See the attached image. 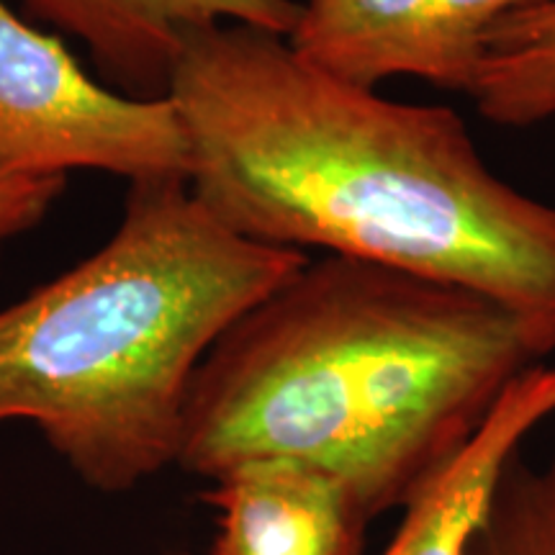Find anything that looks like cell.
I'll list each match as a JSON object with an SVG mask.
<instances>
[{
    "instance_id": "obj_1",
    "label": "cell",
    "mask_w": 555,
    "mask_h": 555,
    "mask_svg": "<svg viewBox=\"0 0 555 555\" xmlns=\"http://www.w3.org/2000/svg\"><path fill=\"white\" fill-rule=\"evenodd\" d=\"M168 99L193 198L229 232L453 283L555 330V206L496 176L457 111L386 99L245 24L185 34Z\"/></svg>"
},
{
    "instance_id": "obj_2",
    "label": "cell",
    "mask_w": 555,
    "mask_h": 555,
    "mask_svg": "<svg viewBox=\"0 0 555 555\" xmlns=\"http://www.w3.org/2000/svg\"><path fill=\"white\" fill-rule=\"evenodd\" d=\"M555 330L478 291L327 255L214 343L189 386L176 466H317L376 519L404 512L474 440Z\"/></svg>"
},
{
    "instance_id": "obj_3",
    "label": "cell",
    "mask_w": 555,
    "mask_h": 555,
    "mask_svg": "<svg viewBox=\"0 0 555 555\" xmlns=\"http://www.w3.org/2000/svg\"><path fill=\"white\" fill-rule=\"evenodd\" d=\"M307 262L229 232L185 180L131 183L106 245L0 309V425L31 422L99 494L134 491L176 466L206 352Z\"/></svg>"
},
{
    "instance_id": "obj_4",
    "label": "cell",
    "mask_w": 555,
    "mask_h": 555,
    "mask_svg": "<svg viewBox=\"0 0 555 555\" xmlns=\"http://www.w3.org/2000/svg\"><path fill=\"white\" fill-rule=\"evenodd\" d=\"M69 170L189 183V137L168 95L134 99L101 86L62 39L0 0V180Z\"/></svg>"
},
{
    "instance_id": "obj_5",
    "label": "cell",
    "mask_w": 555,
    "mask_h": 555,
    "mask_svg": "<svg viewBox=\"0 0 555 555\" xmlns=\"http://www.w3.org/2000/svg\"><path fill=\"white\" fill-rule=\"evenodd\" d=\"M545 0H298L291 47L347 82L414 78L468 93L486 37Z\"/></svg>"
},
{
    "instance_id": "obj_6",
    "label": "cell",
    "mask_w": 555,
    "mask_h": 555,
    "mask_svg": "<svg viewBox=\"0 0 555 555\" xmlns=\"http://www.w3.org/2000/svg\"><path fill=\"white\" fill-rule=\"evenodd\" d=\"M208 483L201 499L214 512L211 555H365L373 519L327 470L260 457Z\"/></svg>"
},
{
    "instance_id": "obj_7",
    "label": "cell",
    "mask_w": 555,
    "mask_h": 555,
    "mask_svg": "<svg viewBox=\"0 0 555 555\" xmlns=\"http://www.w3.org/2000/svg\"><path fill=\"white\" fill-rule=\"evenodd\" d=\"M29 18L88 47L124 95L165 99L183 37L214 24H245L291 37L298 0H18Z\"/></svg>"
},
{
    "instance_id": "obj_8",
    "label": "cell",
    "mask_w": 555,
    "mask_h": 555,
    "mask_svg": "<svg viewBox=\"0 0 555 555\" xmlns=\"http://www.w3.org/2000/svg\"><path fill=\"white\" fill-rule=\"evenodd\" d=\"M551 416L555 365L540 363L506 388L468 448L401 512L397 532L380 555H466L470 530L499 476Z\"/></svg>"
},
{
    "instance_id": "obj_9",
    "label": "cell",
    "mask_w": 555,
    "mask_h": 555,
    "mask_svg": "<svg viewBox=\"0 0 555 555\" xmlns=\"http://www.w3.org/2000/svg\"><path fill=\"white\" fill-rule=\"evenodd\" d=\"M466 95L486 121L502 127L555 119V0L491 29Z\"/></svg>"
},
{
    "instance_id": "obj_10",
    "label": "cell",
    "mask_w": 555,
    "mask_h": 555,
    "mask_svg": "<svg viewBox=\"0 0 555 555\" xmlns=\"http://www.w3.org/2000/svg\"><path fill=\"white\" fill-rule=\"evenodd\" d=\"M466 555H555V450L509 461L481 506Z\"/></svg>"
},
{
    "instance_id": "obj_11",
    "label": "cell",
    "mask_w": 555,
    "mask_h": 555,
    "mask_svg": "<svg viewBox=\"0 0 555 555\" xmlns=\"http://www.w3.org/2000/svg\"><path fill=\"white\" fill-rule=\"evenodd\" d=\"M67 178H9L0 180V255L18 234L29 232L50 214Z\"/></svg>"
}]
</instances>
